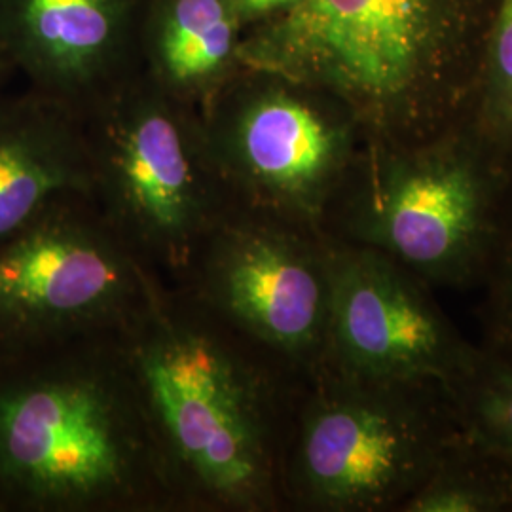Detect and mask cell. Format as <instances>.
Returning <instances> with one entry per match:
<instances>
[{"label": "cell", "instance_id": "6da1fadb", "mask_svg": "<svg viewBox=\"0 0 512 512\" xmlns=\"http://www.w3.org/2000/svg\"><path fill=\"white\" fill-rule=\"evenodd\" d=\"M116 338L173 512L275 511L296 372L164 279Z\"/></svg>", "mask_w": 512, "mask_h": 512}, {"label": "cell", "instance_id": "7a4b0ae2", "mask_svg": "<svg viewBox=\"0 0 512 512\" xmlns=\"http://www.w3.org/2000/svg\"><path fill=\"white\" fill-rule=\"evenodd\" d=\"M116 334L0 361V512H173Z\"/></svg>", "mask_w": 512, "mask_h": 512}, {"label": "cell", "instance_id": "3957f363", "mask_svg": "<svg viewBox=\"0 0 512 512\" xmlns=\"http://www.w3.org/2000/svg\"><path fill=\"white\" fill-rule=\"evenodd\" d=\"M103 219L152 274L179 283L198 243L234 205L202 112L143 69L84 112Z\"/></svg>", "mask_w": 512, "mask_h": 512}, {"label": "cell", "instance_id": "277c9868", "mask_svg": "<svg viewBox=\"0 0 512 512\" xmlns=\"http://www.w3.org/2000/svg\"><path fill=\"white\" fill-rule=\"evenodd\" d=\"M162 277L88 194H67L0 243V361L114 334Z\"/></svg>", "mask_w": 512, "mask_h": 512}, {"label": "cell", "instance_id": "5b68a950", "mask_svg": "<svg viewBox=\"0 0 512 512\" xmlns=\"http://www.w3.org/2000/svg\"><path fill=\"white\" fill-rule=\"evenodd\" d=\"M329 251L321 230L234 203L173 285L275 361L308 376L327 351Z\"/></svg>", "mask_w": 512, "mask_h": 512}, {"label": "cell", "instance_id": "8992f818", "mask_svg": "<svg viewBox=\"0 0 512 512\" xmlns=\"http://www.w3.org/2000/svg\"><path fill=\"white\" fill-rule=\"evenodd\" d=\"M308 92V84L239 69L200 112L234 202L321 230L342 188L349 128Z\"/></svg>", "mask_w": 512, "mask_h": 512}, {"label": "cell", "instance_id": "52a82bcc", "mask_svg": "<svg viewBox=\"0 0 512 512\" xmlns=\"http://www.w3.org/2000/svg\"><path fill=\"white\" fill-rule=\"evenodd\" d=\"M448 0H296L239 40V69L325 90L357 112L391 107L437 54Z\"/></svg>", "mask_w": 512, "mask_h": 512}, {"label": "cell", "instance_id": "ba28073f", "mask_svg": "<svg viewBox=\"0 0 512 512\" xmlns=\"http://www.w3.org/2000/svg\"><path fill=\"white\" fill-rule=\"evenodd\" d=\"M291 408L281 458L283 499L315 511H370L403 490L420 463V437L387 399L321 368Z\"/></svg>", "mask_w": 512, "mask_h": 512}, {"label": "cell", "instance_id": "9c48e42d", "mask_svg": "<svg viewBox=\"0 0 512 512\" xmlns=\"http://www.w3.org/2000/svg\"><path fill=\"white\" fill-rule=\"evenodd\" d=\"M329 270V336L321 368L349 382L389 387L437 376L448 366V332L389 256L330 239Z\"/></svg>", "mask_w": 512, "mask_h": 512}, {"label": "cell", "instance_id": "30bf717a", "mask_svg": "<svg viewBox=\"0 0 512 512\" xmlns=\"http://www.w3.org/2000/svg\"><path fill=\"white\" fill-rule=\"evenodd\" d=\"M150 0H0V50L29 88L88 112L145 69Z\"/></svg>", "mask_w": 512, "mask_h": 512}, {"label": "cell", "instance_id": "8fae6325", "mask_svg": "<svg viewBox=\"0 0 512 512\" xmlns=\"http://www.w3.org/2000/svg\"><path fill=\"white\" fill-rule=\"evenodd\" d=\"M334 205H340L338 211L323 220H336L330 239L370 247L431 272L467 255L482 224L480 184L467 165L454 162L401 169Z\"/></svg>", "mask_w": 512, "mask_h": 512}, {"label": "cell", "instance_id": "7c38bea8", "mask_svg": "<svg viewBox=\"0 0 512 512\" xmlns=\"http://www.w3.org/2000/svg\"><path fill=\"white\" fill-rule=\"evenodd\" d=\"M92 192L84 114L27 88L0 95V243L57 198Z\"/></svg>", "mask_w": 512, "mask_h": 512}, {"label": "cell", "instance_id": "4fadbf2b", "mask_svg": "<svg viewBox=\"0 0 512 512\" xmlns=\"http://www.w3.org/2000/svg\"><path fill=\"white\" fill-rule=\"evenodd\" d=\"M241 25L234 0H154L145 31V71L200 109L239 71Z\"/></svg>", "mask_w": 512, "mask_h": 512}, {"label": "cell", "instance_id": "5bb4252c", "mask_svg": "<svg viewBox=\"0 0 512 512\" xmlns=\"http://www.w3.org/2000/svg\"><path fill=\"white\" fill-rule=\"evenodd\" d=\"M476 418L486 439L512 458V372L495 376L484 387L476 404Z\"/></svg>", "mask_w": 512, "mask_h": 512}, {"label": "cell", "instance_id": "9a60e30c", "mask_svg": "<svg viewBox=\"0 0 512 512\" xmlns=\"http://www.w3.org/2000/svg\"><path fill=\"white\" fill-rule=\"evenodd\" d=\"M497 499L488 490L469 482H442L416 495L408 507L414 512H478L497 509Z\"/></svg>", "mask_w": 512, "mask_h": 512}, {"label": "cell", "instance_id": "2e32d148", "mask_svg": "<svg viewBox=\"0 0 512 512\" xmlns=\"http://www.w3.org/2000/svg\"><path fill=\"white\" fill-rule=\"evenodd\" d=\"M497 92L507 114L512 116V0H503L495 40Z\"/></svg>", "mask_w": 512, "mask_h": 512}, {"label": "cell", "instance_id": "e0dca14e", "mask_svg": "<svg viewBox=\"0 0 512 512\" xmlns=\"http://www.w3.org/2000/svg\"><path fill=\"white\" fill-rule=\"evenodd\" d=\"M241 23L268 19L293 6L296 0H234Z\"/></svg>", "mask_w": 512, "mask_h": 512}, {"label": "cell", "instance_id": "ac0fdd59", "mask_svg": "<svg viewBox=\"0 0 512 512\" xmlns=\"http://www.w3.org/2000/svg\"><path fill=\"white\" fill-rule=\"evenodd\" d=\"M14 74H16L14 67L10 65V61L6 59V55L2 54V50H0V95L6 92V86H8V82H10V78Z\"/></svg>", "mask_w": 512, "mask_h": 512}]
</instances>
